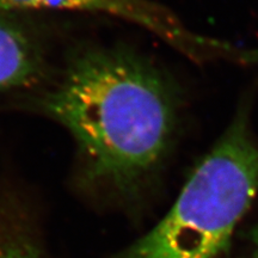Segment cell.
Returning <instances> with one entry per match:
<instances>
[{
  "instance_id": "cell-1",
  "label": "cell",
  "mask_w": 258,
  "mask_h": 258,
  "mask_svg": "<svg viewBox=\"0 0 258 258\" xmlns=\"http://www.w3.org/2000/svg\"><path fill=\"white\" fill-rule=\"evenodd\" d=\"M41 108L72 137L80 183L118 198L134 196L152 178L175 127L161 74L122 48L77 50Z\"/></svg>"
},
{
  "instance_id": "cell-2",
  "label": "cell",
  "mask_w": 258,
  "mask_h": 258,
  "mask_svg": "<svg viewBox=\"0 0 258 258\" xmlns=\"http://www.w3.org/2000/svg\"><path fill=\"white\" fill-rule=\"evenodd\" d=\"M258 192V137L237 116L164 218L117 258H219Z\"/></svg>"
},
{
  "instance_id": "cell-3",
  "label": "cell",
  "mask_w": 258,
  "mask_h": 258,
  "mask_svg": "<svg viewBox=\"0 0 258 258\" xmlns=\"http://www.w3.org/2000/svg\"><path fill=\"white\" fill-rule=\"evenodd\" d=\"M23 10H63L111 16L147 29L182 50L196 48V38L166 10L150 0H0V12Z\"/></svg>"
},
{
  "instance_id": "cell-4",
  "label": "cell",
  "mask_w": 258,
  "mask_h": 258,
  "mask_svg": "<svg viewBox=\"0 0 258 258\" xmlns=\"http://www.w3.org/2000/svg\"><path fill=\"white\" fill-rule=\"evenodd\" d=\"M43 76L44 59L37 42L0 14V92L29 89Z\"/></svg>"
},
{
  "instance_id": "cell-5",
  "label": "cell",
  "mask_w": 258,
  "mask_h": 258,
  "mask_svg": "<svg viewBox=\"0 0 258 258\" xmlns=\"http://www.w3.org/2000/svg\"><path fill=\"white\" fill-rule=\"evenodd\" d=\"M0 258H48L24 202L0 186Z\"/></svg>"
},
{
  "instance_id": "cell-6",
  "label": "cell",
  "mask_w": 258,
  "mask_h": 258,
  "mask_svg": "<svg viewBox=\"0 0 258 258\" xmlns=\"http://www.w3.org/2000/svg\"><path fill=\"white\" fill-rule=\"evenodd\" d=\"M252 239H253L254 245H256V258H258V226L253 230Z\"/></svg>"
}]
</instances>
